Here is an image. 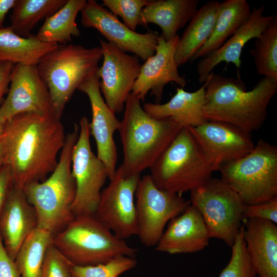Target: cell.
Segmentation results:
<instances>
[{
  "label": "cell",
  "instance_id": "ac0fdd59",
  "mask_svg": "<svg viewBox=\"0 0 277 277\" xmlns=\"http://www.w3.org/2000/svg\"><path fill=\"white\" fill-rule=\"evenodd\" d=\"M77 89L86 94L89 100L92 111V120L89 123L90 134L95 141L96 155L105 165L110 180L116 172L117 160L114 133L118 131L121 121L102 97L100 79L96 74L85 81Z\"/></svg>",
  "mask_w": 277,
  "mask_h": 277
},
{
  "label": "cell",
  "instance_id": "603a6c76",
  "mask_svg": "<svg viewBox=\"0 0 277 277\" xmlns=\"http://www.w3.org/2000/svg\"><path fill=\"white\" fill-rule=\"evenodd\" d=\"M206 84V81L194 92L177 88L176 93L168 102L163 104L147 103L143 108L151 117L170 119L183 128L200 125L207 121L203 111Z\"/></svg>",
  "mask_w": 277,
  "mask_h": 277
},
{
  "label": "cell",
  "instance_id": "1f68e13d",
  "mask_svg": "<svg viewBox=\"0 0 277 277\" xmlns=\"http://www.w3.org/2000/svg\"><path fill=\"white\" fill-rule=\"evenodd\" d=\"M136 265L135 258L119 255L105 263L86 266H73L71 273L72 277H120Z\"/></svg>",
  "mask_w": 277,
  "mask_h": 277
},
{
  "label": "cell",
  "instance_id": "d6986e66",
  "mask_svg": "<svg viewBox=\"0 0 277 277\" xmlns=\"http://www.w3.org/2000/svg\"><path fill=\"white\" fill-rule=\"evenodd\" d=\"M210 238L201 213L190 204L168 223L155 249L171 254L194 253L205 249Z\"/></svg>",
  "mask_w": 277,
  "mask_h": 277
},
{
  "label": "cell",
  "instance_id": "3957f363",
  "mask_svg": "<svg viewBox=\"0 0 277 277\" xmlns=\"http://www.w3.org/2000/svg\"><path fill=\"white\" fill-rule=\"evenodd\" d=\"M169 118L150 116L132 92L124 107L118 130L124 159L120 166L128 175H140L150 169L182 128Z\"/></svg>",
  "mask_w": 277,
  "mask_h": 277
},
{
  "label": "cell",
  "instance_id": "5b68a950",
  "mask_svg": "<svg viewBox=\"0 0 277 277\" xmlns=\"http://www.w3.org/2000/svg\"><path fill=\"white\" fill-rule=\"evenodd\" d=\"M103 57L101 47L88 48L80 45H58L36 65L50 95L52 112L61 119L65 107L76 89L96 74Z\"/></svg>",
  "mask_w": 277,
  "mask_h": 277
},
{
  "label": "cell",
  "instance_id": "8d00e7d4",
  "mask_svg": "<svg viewBox=\"0 0 277 277\" xmlns=\"http://www.w3.org/2000/svg\"><path fill=\"white\" fill-rule=\"evenodd\" d=\"M13 187V180L10 169L4 165L0 168V216Z\"/></svg>",
  "mask_w": 277,
  "mask_h": 277
},
{
  "label": "cell",
  "instance_id": "83f0119b",
  "mask_svg": "<svg viewBox=\"0 0 277 277\" xmlns=\"http://www.w3.org/2000/svg\"><path fill=\"white\" fill-rule=\"evenodd\" d=\"M86 2V0H67L60 9L45 19L35 37L46 43L69 44L72 37L80 36L75 20Z\"/></svg>",
  "mask_w": 277,
  "mask_h": 277
},
{
  "label": "cell",
  "instance_id": "60d3db41",
  "mask_svg": "<svg viewBox=\"0 0 277 277\" xmlns=\"http://www.w3.org/2000/svg\"><path fill=\"white\" fill-rule=\"evenodd\" d=\"M6 153V145L3 137L0 140V168L5 165Z\"/></svg>",
  "mask_w": 277,
  "mask_h": 277
},
{
  "label": "cell",
  "instance_id": "30bf717a",
  "mask_svg": "<svg viewBox=\"0 0 277 277\" xmlns=\"http://www.w3.org/2000/svg\"><path fill=\"white\" fill-rule=\"evenodd\" d=\"M135 197L136 235L146 247L155 246L166 226L191 204L182 195L157 188L149 174L140 177Z\"/></svg>",
  "mask_w": 277,
  "mask_h": 277
},
{
  "label": "cell",
  "instance_id": "9c48e42d",
  "mask_svg": "<svg viewBox=\"0 0 277 277\" xmlns=\"http://www.w3.org/2000/svg\"><path fill=\"white\" fill-rule=\"evenodd\" d=\"M190 203L201 213L211 238L231 247L242 226L246 204L223 179L211 178L190 191Z\"/></svg>",
  "mask_w": 277,
  "mask_h": 277
},
{
  "label": "cell",
  "instance_id": "277c9868",
  "mask_svg": "<svg viewBox=\"0 0 277 277\" xmlns=\"http://www.w3.org/2000/svg\"><path fill=\"white\" fill-rule=\"evenodd\" d=\"M79 130L78 124H75L73 130L66 135L58 164L50 175L43 181L29 183L22 189L35 211L37 228L53 236L75 217L72 206L76 186L72 174L71 163L73 149Z\"/></svg>",
  "mask_w": 277,
  "mask_h": 277
},
{
  "label": "cell",
  "instance_id": "e575fe53",
  "mask_svg": "<svg viewBox=\"0 0 277 277\" xmlns=\"http://www.w3.org/2000/svg\"><path fill=\"white\" fill-rule=\"evenodd\" d=\"M72 266L51 243L45 253L40 277H72Z\"/></svg>",
  "mask_w": 277,
  "mask_h": 277
},
{
  "label": "cell",
  "instance_id": "4fadbf2b",
  "mask_svg": "<svg viewBox=\"0 0 277 277\" xmlns=\"http://www.w3.org/2000/svg\"><path fill=\"white\" fill-rule=\"evenodd\" d=\"M103 62L96 74L105 102L114 113L124 109L142 67L138 57L100 39Z\"/></svg>",
  "mask_w": 277,
  "mask_h": 277
},
{
  "label": "cell",
  "instance_id": "ffe728a7",
  "mask_svg": "<svg viewBox=\"0 0 277 277\" xmlns=\"http://www.w3.org/2000/svg\"><path fill=\"white\" fill-rule=\"evenodd\" d=\"M265 6L252 8L247 21L220 48L200 60L196 66L200 83H204L213 69L222 62L231 63L238 69L242 64L241 55L247 43L258 37L267 27L274 14L264 15Z\"/></svg>",
  "mask_w": 277,
  "mask_h": 277
},
{
  "label": "cell",
  "instance_id": "7402d4cb",
  "mask_svg": "<svg viewBox=\"0 0 277 277\" xmlns=\"http://www.w3.org/2000/svg\"><path fill=\"white\" fill-rule=\"evenodd\" d=\"M243 239L250 262L257 276L277 277V226L263 219L244 220Z\"/></svg>",
  "mask_w": 277,
  "mask_h": 277
},
{
  "label": "cell",
  "instance_id": "6da1fadb",
  "mask_svg": "<svg viewBox=\"0 0 277 277\" xmlns=\"http://www.w3.org/2000/svg\"><path fill=\"white\" fill-rule=\"evenodd\" d=\"M65 138L60 119L52 113H23L8 121L5 165L10 169L14 187L22 189L46 179L58 164Z\"/></svg>",
  "mask_w": 277,
  "mask_h": 277
},
{
  "label": "cell",
  "instance_id": "44dd1931",
  "mask_svg": "<svg viewBox=\"0 0 277 277\" xmlns=\"http://www.w3.org/2000/svg\"><path fill=\"white\" fill-rule=\"evenodd\" d=\"M35 211L22 189L13 187L0 216V235L14 260L22 245L37 228Z\"/></svg>",
  "mask_w": 277,
  "mask_h": 277
},
{
  "label": "cell",
  "instance_id": "ab89813d",
  "mask_svg": "<svg viewBox=\"0 0 277 277\" xmlns=\"http://www.w3.org/2000/svg\"><path fill=\"white\" fill-rule=\"evenodd\" d=\"M15 0H0V28L3 27L5 16L13 8Z\"/></svg>",
  "mask_w": 277,
  "mask_h": 277
},
{
  "label": "cell",
  "instance_id": "ba28073f",
  "mask_svg": "<svg viewBox=\"0 0 277 277\" xmlns=\"http://www.w3.org/2000/svg\"><path fill=\"white\" fill-rule=\"evenodd\" d=\"M219 171L246 205L277 197V147L262 139L249 153L223 165Z\"/></svg>",
  "mask_w": 277,
  "mask_h": 277
},
{
  "label": "cell",
  "instance_id": "8fae6325",
  "mask_svg": "<svg viewBox=\"0 0 277 277\" xmlns=\"http://www.w3.org/2000/svg\"><path fill=\"white\" fill-rule=\"evenodd\" d=\"M84 116L79 121V135L72 154L71 171L76 192L72 206L74 215H94L102 189L109 175L104 164L92 151L90 126Z\"/></svg>",
  "mask_w": 277,
  "mask_h": 277
},
{
  "label": "cell",
  "instance_id": "484cf974",
  "mask_svg": "<svg viewBox=\"0 0 277 277\" xmlns=\"http://www.w3.org/2000/svg\"><path fill=\"white\" fill-rule=\"evenodd\" d=\"M251 12L250 6L246 0H225L221 2L211 35L190 62L204 57L220 48L247 21Z\"/></svg>",
  "mask_w": 277,
  "mask_h": 277
},
{
  "label": "cell",
  "instance_id": "d4e9b609",
  "mask_svg": "<svg viewBox=\"0 0 277 277\" xmlns=\"http://www.w3.org/2000/svg\"><path fill=\"white\" fill-rule=\"evenodd\" d=\"M221 2L211 0L199 9L180 38L175 59L177 66L191 61L212 32Z\"/></svg>",
  "mask_w": 277,
  "mask_h": 277
},
{
  "label": "cell",
  "instance_id": "f35d334b",
  "mask_svg": "<svg viewBox=\"0 0 277 277\" xmlns=\"http://www.w3.org/2000/svg\"><path fill=\"white\" fill-rule=\"evenodd\" d=\"M14 66L11 62H0V103L4 95L8 93L11 75Z\"/></svg>",
  "mask_w": 277,
  "mask_h": 277
},
{
  "label": "cell",
  "instance_id": "52a82bcc",
  "mask_svg": "<svg viewBox=\"0 0 277 277\" xmlns=\"http://www.w3.org/2000/svg\"><path fill=\"white\" fill-rule=\"evenodd\" d=\"M52 243L73 266L95 265L119 255L135 258L137 252L94 215L75 216Z\"/></svg>",
  "mask_w": 277,
  "mask_h": 277
},
{
  "label": "cell",
  "instance_id": "7a4b0ae2",
  "mask_svg": "<svg viewBox=\"0 0 277 277\" xmlns=\"http://www.w3.org/2000/svg\"><path fill=\"white\" fill-rule=\"evenodd\" d=\"M206 81L203 111L207 121L228 123L249 133L262 127L277 92V81L263 77L250 91L240 77L212 72Z\"/></svg>",
  "mask_w": 277,
  "mask_h": 277
},
{
  "label": "cell",
  "instance_id": "8992f818",
  "mask_svg": "<svg viewBox=\"0 0 277 277\" xmlns=\"http://www.w3.org/2000/svg\"><path fill=\"white\" fill-rule=\"evenodd\" d=\"M149 174L160 189L181 195L211 178L216 171L188 128H182L150 167Z\"/></svg>",
  "mask_w": 277,
  "mask_h": 277
},
{
  "label": "cell",
  "instance_id": "4dcf8cb0",
  "mask_svg": "<svg viewBox=\"0 0 277 277\" xmlns=\"http://www.w3.org/2000/svg\"><path fill=\"white\" fill-rule=\"evenodd\" d=\"M250 53L254 58L258 73L277 81V15L261 34L255 38Z\"/></svg>",
  "mask_w": 277,
  "mask_h": 277
},
{
  "label": "cell",
  "instance_id": "b9f144b4",
  "mask_svg": "<svg viewBox=\"0 0 277 277\" xmlns=\"http://www.w3.org/2000/svg\"><path fill=\"white\" fill-rule=\"evenodd\" d=\"M7 122L0 114V140L5 135Z\"/></svg>",
  "mask_w": 277,
  "mask_h": 277
},
{
  "label": "cell",
  "instance_id": "e0dca14e",
  "mask_svg": "<svg viewBox=\"0 0 277 277\" xmlns=\"http://www.w3.org/2000/svg\"><path fill=\"white\" fill-rule=\"evenodd\" d=\"M180 38L176 35L166 41L159 35L155 53L142 65L132 90L141 101H144L150 92L154 97L155 104H160L164 88L168 83L174 82L182 88L186 85V80L180 74L175 59Z\"/></svg>",
  "mask_w": 277,
  "mask_h": 277
},
{
  "label": "cell",
  "instance_id": "cb8c5ba5",
  "mask_svg": "<svg viewBox=\"0 0 277 277\" xmlns=\"http://www.w3.org/2000/svg\"><path fill=\"white\" fill-rule=\"evenodd\" d=\"M199 0H153L142 10V26L148 24L157 25L162 30L161 35L168 41L177 34L194 16Z\"/></svg>",
  "mask_w": 277,
  "mask_h": 277
},
{
  "label": "cell",
  "instance_id": "f1b7e54d",
  "mask_svg": "<svg viewBox=\"0 0 277 277\" xmlns=\"http://www.w3.org/2000/svg\"><path fill=\"white\" fill-rule=\"evenodd\" d=\"M67 0H15L10 28L18 35L28 37L38 23L60 9Z\"/></svg>",
  "mask_w": 277,
  "mask_h": 277
},
{
  "label": "cell",
  "instance_id": "d590c367",
  "mask_svg": "<svg viewBox=\"0 0 277 277\" xmlns=\"http://www.w3.org/2000/svg\"><path fill=\"white\" fill-rule=\"evenodd\" d=\"M258 218L277 223V197L269 201L252 205H246L244 219Z\"/></svg>",
  "mask_w": 277,
  "mask_h": 277
},
{
  "label": "cell",
  "instance_id": "5bb4252c",
  "mask_svg": "<svg viewBox=\"0 0 277 277\" xmlns=\"http://www.w3.org/2000/svg\"><path fill=\"white\" fill-rule=\"evenodd\" d=\"M81 13L84 27L95 28L122 51L131 52L144 61L154 54L160 35L157 32L131 30L95 0L87 1Z\"/></svg>",
  "mask_w": 277,
  "mask_h": 277
},
{
  "label": "cell",
  "instance_id": "74e56055",
  "mask_svg": "<svg viewBox=\"0 0 277 277\" xmlns=\"http://www.w3.org/2000/svg\"><path fill=\"white\" fill-rule=\"evenodd\" d=\"M0 277H21L15 261L6 250L0 235Z\"/></svg>",
  "mask_w": 277,
  "mask_h": 277
},
{
  "label": "cell",
  "instance_id": "9a60e30c",
  "mask_svg": "<svg viewBox=\"0 0 277 277\" xmlns=\"http://www.w3.org/2000/svg\"><path fill=\"white\" fill-rule=\"evenodd\" d=\"M188 128L216 171L246 155L255 146L250 133L228 123L207 121Z\"/></svg>",
  "mask_w": 277,
  "mask_h": 277
},
{
  "label": "cell",
  "instance_id": "2e32d148",
  "mask_svg": "<svg viewBox=\"0 0 277 277\" xmlns=\"http://www.w3.org/2000/svg\"><path fill=\"white\" fill-rule=\"evenodd\" d=\"M7 96L0 107V114L8 122L23 113H52L48 90L36 65H14Z\"/></svg>",
  "mask_w": 277,
  "mask_h": 277
},
{
  "label": "cell",
  "instance_id": "4316f807",
  "mask_svg": "<svg viewBox=\"0 0 277 277\" xmlns=\"http://www.w3.org/2000/svg\"><path fill=\"white\" fill-rule=\"evenodd\" d=\"M58 46L56 43L42 42L33 34L28 37L20 36L10 26L0 28V62L36 65Z\"/></svg>",
  "mask_w": 277,
  "mask_h": 277
},
{
  "label": "cell",
  "instance_id": "836d02e7",
  "mask_svg": "<svg viewBox=\"0 0 277 277\" xmlns=\"http://www.w3.org/2000/svg\"><path fill=\"white\" fill-rule=\"evenodd\" d=\"M103 6L106 7L116 16H120L123 23L135 31L137 26H142L143 9L150 0H103Z\"/></svg>",
  "mask_w": 277,
  "mask_h": 277
},
{
  "label": "cell",
  "instance_id": "7c38bea8",
  "mask_svg": "<svg viewBox=\"0 0 277 277\" xmlns=\"http://www.w3.org/2000/svg\"><path fill=\"white\" fill-rule=\"evenodd\" d=\"M140 175H128L120 166L101 192L94 216L117 238L136 235L134 196Z\"/></svg>",
  "mask_w": 277,
  "mask_h": 277
},
{
  "label": "cell",
  "instance_id": "d6a6232c",
  "mask_svg": "<svg viewBox=\"0 0 277 277\" xmlns=\"http://www.w3.org/2000/svg\"><path fill=\"white\" fill-rule=\"evenodd\" d=\"M231 247L230 259L219 277H256L246 252L242 226Z\"/></svg>",
  "mask_w": 277,
  "mask_h": 277
},
{
  "label": "cell",
  "instance_id": "f546056e",
  "mask_svg": "<svg viewBox=\"0 0 277 277\" xmlns=\"http://www.w3.org/2000/svg\"><path fill=\"white\" fill-rule=\"evenodd\" d=\"M53 236L36 228L20 247L15 263L21 277H40L46 251Z\"/></svg>",
  "mask_w": 277,
  "mask_h": 277
}]
</instances>
